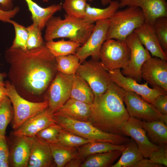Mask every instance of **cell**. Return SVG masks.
Wrapping results in <instances>:
<instances>
[{
  "label": "cell",
  "mask_w": 167,
  "mask_h": 167,
  "mask_svg": "<svg viewBox=\"0 0 167 167\" xmlns=\"http://www.w3.org/2000/svg\"><path fill=\"white\" fill-rule=\"evenodd\" d=\"M5 57L11 66L10 79L14 77L16 84L34 94L43 92L57 70L55 57L45 44L30 50L10 47Z\"/></svg>",
  "instance_id": "cell-1"
},
{
  "label": "cell",
  "mask_w": 167,
  "mask_h": 167,
  "mask_svg": "<svg viewBox=\"0 0 167 167\" xmlns=\"http://www.w3.org/2000/svg\"><path fill=\"white\" fill-rule=\"evenodd\" d=\"M125 92L112 82L103 94L94 98L88 121L103 131L125 136L123 127L130 117L124 103Z\"/></svg>",
  "instance_id": "cell-2"
},
{
  "label": "cell",
  "mask_w": 167,
  "mask_h": 167,
  "mask_svg": "<svg viewBox=\"0 0 167 167\" xmlns=\"http://www.w3.org/2000/svg\"><path fill=\"white\" fill-rule=\"evenodd\" d=\"M95 25L83 19L66 14L63 19L59 16H53L45 26L44 39L47 42L58 38H66L82 45L92 33Z\"/></svg>",
  "instance_id": "cell-3"
},
{
  "label": "cell",
  "mask_w": 167,
  "mask_h": 167,
  "mask_svg": "<svg viewBox=\"0 0 167 167\" xmlns=\"http://www.w3.org/2000/svg\"><path fill=\"white\" fill-rule=\"evenodd\" d=\"M57 123L62 129L93 142H107L117 145L126 144L130 139L125 135L103 131L89 121L54 115Z\"/></svg>",
  "instance_id": "cell-4"
},
{
  "label": "cell",
  "mask_w": 167,
  "mask_h": 167,
  "mask_svg": "<svg viewBox=\"0 0 167 167\" xmlns=\"http://www.w3.org/2000/svg\"><path fill=\"white\" fill-rule=\"evenodd\" d=\"M106 40L124 41L126 38L145 21L142 10L135 6L117 10L109 19Z\"/></svg>",
  "instance_id": "cell-5"
},
{
  "label": "cell",
  "mask_w": 167,
  "mask_h": 167,
  "mask_svg": "<svg viewBox=\"0 0 167 167\" xmlns=\"http://www.w3.org/2000/svg\"><path fill=\"white\" fill-rule=\"evenodd\" d=\"M7 96L11 101L13 110V128L15 130L28 119L48 107V101L34 102L21 96L15 86L9 81L5 82Z\"/></svg>",
  "instance_id": "cell-6"
},
{
  "label": "cell",
  "mask_w": 167,
  "mask_h": 167,
  "mask_svg": "<svg viewBox=\"0 0 167 167\" xmlns=\"http://www.w3.org/2000/svg\"><path fill=\"white\" fill-rule=\"evenodd\" d=\"M80 64L76 73L92 90L95 97L103 94L112 82L108 70L99 60L92 58Z\"/></svg>",
  "instance_id": "cell-7"
},
{
  "label": "cell",
  "mask_w": 167,
  "mask_h": 167,
  "mask_svg": "<svg viewBox=\"0 0 167 167\" xmlns=\"http://www.w3.org/2000/svg\"><path fill=\"white\" fill-rule=\"evenodd\" d=\"M130 55V49L125 41L109 39L101 47L99 60L108 70L123 69L128 64Z\"/></svg>",
  "instance_id": "cell-8"
},
{
  "label": "cell",
  "mask_w": 167,
  "mask_h": 167,
  "mask_svg": "<svg viewBox=\"0 0 167 167\" xmlns=\"http://www.w3.org/2000/svg\"><path fill=\"white\" fill-rule=\"evenodd\" d=\"M124 101L130 117L147 122L161 120L167 124V115L161 113L152 104L137 94L126 91Z\"/></svg>",
  "instance_id": "cell-9"
},
{
  "label": "cell",
  "mask_w": 167,
  "mask_h": 167,
  "mask_svg": "<svg viewBox=\"0 0 167 167\" xmlns=\"http://www.w3.org/2000/svg\"><path fill=\"white\" fill-rule=\"evenodd\" d=\"M124 41L130 49V55L127 66L122 69L121 72L123 75L140 82L142 79L141 67L151 56L148 51L143 47L134 32L129 35Z\"/></svg>",
  "instance_id": "cell-10"
},
{
  "label": "cell",
  "mask_w": 167,
  "mask_h": 167,
  "mask_svg": "<svg viewBox=\"0 0 167 167\" xmlns=\"http://www.w3.org/2000/svg\"><path fill=\"white\" fill-rule=\"evenodd\" d=\"M108 71L112 82L125 91L131 92L137 94L152 104L159 95L167 94V91L162 89L149 88L147 82L139 84L134 79L124 76L120 69Z\"/></svg>",
  "instance_id": "cell-11"
},
{
  "label": "cell",
  "mask_w": 167,
  "mask_h": 167,
  "mask_svg": "<svg viewBox=\"0 0 167 167\" xmlns=\"http://www.w3.org/2000/svg\"><path fill=\"white\" fill-rule=\"evenodd\" d=\"M109 24V19L96 22L88 39L81 46L78 48L75 54L79 58L81 63L89 56H92L93 59L99 60L100 50L106 40Z\"/></svg>",
  "instance_id": "cell-12"
},
{
  "label": "cell",
  "mask_w": 167,
  "mask_h": 167,
  "mask_svg": "<svg viewBox=\"0 0 167 167\" xmlns=\"http://www.w3.org/2000/svg\"><path fill=\"white\" fill-rule=\"evenodd\" d=\"M74 75H67L59 72L49 88L48 107L54 113L70 98Z\"/></svg>",
  "instance_id": "cell-13"
},
{
  "label": "cell",
  "mask_w": 167,
  "mask_h": 167,
  "mask_svg": "<svg viewBox=\"0 0 167 167\" xmlns=\"http://www.w3.org/2000/svg\"><path fill=\"white\" fill-rule=\"evenodd\" d=\"M142 79L152 88L167 91V62L151 57L143 65L141 69Z\"/></svg>",
  "instance_id": "cell-14"
},
{
  "label": "cell",
  "mask_w": 167,
  "mask_h": 167,
  "mask_svg": "<svg viewBox=\"0 0 167 167\" xmlns=\"http://www.w3.org/2000/svg\"><path fill=\"white\" fill-rule=\"evenodd\" d=\"M117 0L120 8L130 6L140 8L144 16V22L152 26L157 18L167 17L166 0Z\"/></svg>",
  "instance_id": "cell-15"
},
{
  "label": "cell",
  "mask_w": 167,
  "mask_h": 167,
  "mask_svg": "<svg viewBox=\"0 0 167 167\" xmlns=\"http://www.w3.org/2000/svg\"><path fill=\"white\" fill-rule=\"evenodd\" d=\"M123 131L125 135L131 136L135 141L144 158H149L153 152L161 147L151 141L138 120L134 118L130 117Z\"/></svg>",
  "instance_id": "cell-16"
},
{
  "label": "cell",
  "mask_w": 167,
  "mask_h": 167,
  "mask_svg": "<svg viewBox=\"0 0 167 167\" xmlns=\"http://www.w3.org/2000/svg\"><path fill=\"white\" fill-rule=\"evenodd\" d=\"M55 123H57L53 113L48 107L27 120L15 130L14 134L16 136L33 138L41 130Z\"/></svg>",
  "instance_id": "cell-17"
},
{
  "label": "cell",
  "mask_w": 167,
  "mask_h": 167,
  "mask_svg": "<svg viewBox=\"0 0 167 167\" xmlns=\"http://www.w3.org/2000/svg\"><path fill=\"white\" fill-rule=\"evenodd\" d=\"M134 32L152 57L167 60V52L161 47L152 25L144 22Z\"/></svg>",
  "instance_id": "cell-18"
},
{
  "label": "cell",
  "mask_w": 167,
  "mask_h": 167,
  "mask_svg": "<svg viewBox=\"0 0 167 167\" xmlns=\"http://www.w3.org/2000/svg\"><path fill=\"white\" fill-rule=\"evenodd\" d=\"M54 160L49 144L36 136L33 138L28 163V167L51 166Z\"/></svg>",
  "instance_id": "cell-19"
},
{
  "label": "cell",
  "mask_w": 167,
  "mask_h": 167,
  "mask_svg": "<svg viewBox=\"0 0 167 167\" xmlns=\"http://www.w3.org/2000/svg\"><path fill=\"white\" fill-rule=\"evenodd\" d=\"M92 111V104L70 98L53 115L66 117L78 120L88 121Z\"/></svg>",
  "instance_id": "cell-20"
},
{
  "label": "cell",
  "mask_w": 167,
  "mask_h": 167,
  "mask_svg": "<svg viewBox=\"0 0 167 167\" xmlns=\"http://www.w3.org/2000/svg\"><path fill=\"white\" fill-rule=\"evenodd\" d=\"M16 137V139L10 152L9 160H10L13 167H28L33 137L24 136Z\"/></svg>",
  "instance_id": "cell-21"
},
{
  "label": "cell",
  "mask_w": 167,
  "mask_h": 167,
  "mask_svg": "<svg viewBox=\"0 0 167 167\" xmlns=\"http://www.w3.org/2000/svg\"><path fill=\"white\" fill-rule=\"evenodd\" d=\"M31 14L33 23L41 31L50 18L62 8L61 4H53L44 8L32 0H24Z\"/></svg>",
  "instance_id": "cell-22"
},
{
  "label": "cell",
  "mask_w": 167,
  "mask_h": 167,
  "mask_svg": "<svg viewBox=\"0 0 167 167\" xmlns=\"http://www.w3.org/2000/svg\"><path fill=\"white\" fill-rule=\"evenodd\" d=\"M138 120L152 142L160 146L167 145V126L161 120L147 122Z\"/></svg>",
  "instance_id": "cell-23"
},
{
  "label": "cell",
  "mask_w": 167,
  "mask_h": 167,
  "mask_svg": "<svg viewBox=\"0 0 167 167\" xmlns=\"http://www.w3.org/2000/svg\"><path fill=\"white\" fill-rule=\"evenodd\" d=\"M94 97V92L88 83L77 74L74 75L70 98L92 104Z\"/></svg>",
  "instance_id": "cell-24"
},
{
  "label": "cell",
  "mask_w": 167,
  "mask_h": 167,
  "mask_svg": "<svg viewBox=\"0 0 167 167\" xmlns=\"http://www.w3.org/2000/svg\"><path fill=\"white\" fill-rule=\"evenodd\" d=\"M122 153L121 151L115 150L91 155L84 160L80 167H111Z\"/></svg>",
  "instance_id": "cell-25"
},
{
  "label": "cell",
  "mask_w": 167,
  "mask_h": 167,
  "mask_svg": "<svg viewBox=\"0 0 167 167\" xmlns=\"http://www.w3.org/2000/svg\"><path fill=\"white\" fill-rule=\"evenodd\" d=\"M125 144L117 145L107 142H91L79 147L77 148L78 155L80 158L84 160L88 156L95 154L115 150L122 151Z\"/></svg>",
  "instance_id": "cell-26"
},
{
  "label": "cell",
  "mask_w": 167,
  "mask_h": 167,
  "mask_svg": "<svg viewBox=\"0 0 167 167\" xmlns=\"http://www.w3.org/2000/svg\"><path fill=\"white\" fill-rule=\"evenodd\" d=\"M118 161L111 167H132L143 157L135 141L132 138L125 144Z\"/></svg>",
  "instance_id": "cell-27"
},
{
  "label": "cell",
  "mask_w": 167,
  "mask_h": 167,
  "mask_svg": "<svg viewBox=\"0 0 167 167\" xmlns=\"http://www.w3.org/2000/svg\"><path fill=\"white\" fill-rule=\"evenodd\" d=\"M119 8V2L117 0L112 1L109 6L104 8L92 7L87 3L83 19L86 21L92 24L98 21L109 19Z\"/></svg>",
  "instance_id": "cell-28"
},
{
  "label": "cell",
  "mask_w": 167,
  "mask_h": 167,
  "mask_svg": "<svg viewBox=\"0 0 167 167\" xmlns=\"http://www.w3.org/2000/svg\"><path fill=\"white\" fill-rule=\"evenodd\" d=\"M52 157L57 167H64L71 160L79 158L77 148L65 146L58 143H49Z\"/></svg>",
  "instance_id": "cell-29"
},
{
  "label": "cell",
  "mask_w": 167,
  "mask_h": 167,
  "mask_svg": "<svg viewBox=\"0 0 167 167\" xmlns=\"http://www.w3.org/2000/svg\"><path fill=\"white\" fill-rule=\"evenodd\" d=\"M45 44L55 57L75 54L77 49L81 45L79 43L63 39L56 41L52 40L46 42Z\"/></svg>",
  "instance_id": "cell-30"
},
{
  "label": "cell",
  "mask_w": 167,
  "mask_h": 167,
  "mask_svg": "<svg viewBox=\"0 0 167 167\" xmlns=\"http://www.w3.org/2000/svg\"><path fill=\"white\" fill-rule=\"evenodd\" d=\"M55 60L57 70L67 75L76 74L81 63L79 58L75 54L56 57Z\"/></svg>",
  "instance_id": "cell-31"
},
{
  "label": "cell",
  "mask_w": 167,
  "mask_h": 167,
  "mask_svg": "<svg viewBox=\"0 0 167 167\" xmlns=\"http://www.w3.org/2000/svg\"><path fill=\"white\" fill-rule=\"evenodd\" d=\"M86 0H64L62 8L67 15L75 18L84 19L87 4Z\"/></svg>",
  "instance_id": "cell-32"
},
{
  "label": "cell",
  "mask_w": 167,
  "mask_h": 167,
  "mask_svg": "<svg viewBox=\"0 0 167 167\" xmlns=\"http://www.w3.org/2000/svg\"><path fill=\"white\" fill-rule=\"evenodd\" d=\"M91 142H93L61 127L59 131L57 143L68 147L77 148Z\"/></svg>",
  "instance_id": "cell-33"
},
{
  "label": "cell",
  "mask_w": 167,
  "mask_h": 167,
  "mask_svg": "<svg viewBox=\"0 0 167 167\" xmlns=\"http://www.w3.org/2000/svg\"><path fill=\"white\" fill-rule=\"evenodd\" d=\"M7 96L0 102V135H5L7 127L13 117V110Z\"/></svg>",
  "instance_id": "cell-34"
},
{
  "label": "cell",
  "mask_w": 167,
  "mask_h": 167,
  "mask_svg": "<svg viewBox=\"0 0 167 167\" xmlns=\"http://www.w3.org/2000/svg\"><path fill=\"white\" fill-rule=\"evenodd\" d=\"M9 23L13 25L15 32V38L10 47L19 48L24 50H27L28 32L26 28L11 19Z\"/></svg>",
  "instance_id": "cell-35"
},
{
  "label": "cell",
  "mask_w": 167,
  "mask_h": 167,
  "mask_svg": "<svg viewBox=\"0 0 167 167\" xmlns=\"http://www.w3.org/2000/svg\"><path fill=\"white\" fill-rule=\"evenodd\" d=\"M152 26L161 47L167 52V17L157 18Z\"/></svg>",
  "instance_id": "cell-36"
},
{
  "label": "cell",
  "mask_w": 167,
  "mask_h": 167,
  "mask_svg": "<svg viewBox=\"0 0 167 167\" xmlns=\"http://www.w3.org/2000/svg\"><path fill=\"white\" fill-rule=\"evenodd\" d=\"M26 28L28 32L27 49L37 48L45 44L42 36L41 31L36 24L33 23Z\"/></svg>",
  "instance_id": "cell-37"
},
{
  "label": "cell",
  "mask_w": 167,
  "mask_h": 167,
  "mask_svg": "<svg viewBox=\"0 0 167 167\" xmlns=\"http://www.w3.org/2000/svg\"><path fill=\"white\" fill-rule=\"evenodd\" d=\"M61 128L57 123H54L39 131L36 136L48 143H57Z\"/></svg>",
  "instance_id": "cell-38"
},
{
  "label": "cell",
  "mask_w": 167,
  "mask_h": 167,
  "mask_svg": "<svg viewBox=\"0 0 167 167\" xmlns=\"http://www.w3.org/2000/svg\"><path fill=\"white\" fill-rule=\"evenodd\" d=\"M15 0H0V21L9 23L19 11V8H13V2Z\"/></svg>",
  "instance_id": "cell-39"
},
{
  "label": "cell",
  "mask_w": 167,
  "mask_h": 167,
  "mask_svg": "<svg viewBox=\"0 0 167 167\" xmlns=\"http://www.w3.org/2000/svg\"><path fill=\"white\" fill-rule=\"evenodd\" d=\"M149 158L153 163L167 167V145L161 146L159 149L152 153Z\"/></svg>",
  "instance_id": "cell-40"
},
{
  "label": "cell",
  "mask_w": 167,
  "mask_h": 167,
  "mask_svg": "<svg viewBox=\"0 0 167 167\" xmlns=\"http://www.w3.org/2000/svg\"><path fill=\"white\" fill-rule=\"evenodd\" d=\"M161 113L167 115V95L161 94L155 99L152 104Z\"/></svg>",
  "instance_id": "cell-41"
},
{
  "label": "cell",
  "mask_w": 167,
  "mask_h": 167,
  "mask_svg": "<svg viewBox=\"0 0 167 167\" xmlns=\"http://www.w3.org/2000/svg\"><path fill=\"white\" fill-rule=\"evenodd\" d=\"M9 155L10 151L5 135H0V160L9 161Z\"/></svg>",
  "instance_id": "cell-42"
},
{
  "label": "cell",
  "mask_w": 167,
  "mask_h": 167,
  "mask_svg": "<svg viewBox=\"0 0 167 167\" xmlns=\"http://www.w3.org/2000/svg\"><path fill=\"white\" fill-rule=\"evenodd\" d=\"M162 165L152 162L148 158H143L134 165L132 167H162Z\"/></svg>",
  "instance_id": "cell-43"
},
{
  "label": "cell",
  "mask_w": 167,
  "mask_h": 167,
  "mask_svg": "<svg viewBox=\"0 0 167 167\" xmlns=\"http://www.w3.org/2000/svg\"><path fill=\"white\" fill-rule=\"evenodd\" d=\"M84 160L80 158L72 159L68 162L64 167H80V166Z\"/></svg>",
  "instance_id": "cell-44"
},
{
  "label": "cell",
  "mask_w": 167,
  "mask_h": 167,
  "mask_svg": "<svg viewBox=\"0 0 167 167\" xmlns=\"http://www.w3.org/2000/svg\"><path fill=\"white\" fill-rule=\"evenodd\" d=\"M7 96L5 86L0 85V102Z\"/></svg>",
  "instance_id": "cell-45"
},
{
  "label": "cell",
  "mask_w": 167,
  "mask_h": 167,
  "mask_svg": "<svg viewBox=\"0 0 167 167\" xmlns=\"http://www.w3.org/2000/svg\"><path fill=\"white\" fill-rule=\"evenodd\" d=\"M9 161L0 160V167H8L9 166Z\"/></svg>",
  "instance_id": "cell-46"
},
{
  "label": "cell",
  "mask_w": 167,
  "mask_h": 167,
  "mask_svg": "<svg viewBox=\"0 0 167 167\" xmlns=\"http://www.w3.org/2000/svg\"><path fill=\"white\" fill-rule=\"evenodd\" d=\"M101 4L103 6L109 4L112 0H100Z\"/></svg>",
  "instance_id": "cell-47"
},
{
  "label": "cell",
  "mask_w": 167,
  "mask_h": 167,
  "mask_svg": "<svg viewBox=\"0 0 167 167\" xmlns=\"http://www.w3.org/2000/svg\"><path fill=\"white\" fill-rule=\"evenodd\" d=\"M3 75L0 73V85L5 86V82L3 81Z\"/></svg>",
  "instance_id": "cell-48"
},
{
  "label": "cell",
  "mask_w": 167,
  "mask_h": 167,
  "mask_svg": "<svg viewBox=\"0 0 167 167\" xmlns=\"http://www.w3.org/2000/svg\"><path fill=\"white\" fill-rule=\"evenodd\" d=\"M43 2H48L49 0H42Z\"/></svg>",
  "instance_id": "cell-49"
},
{
  "label": "cell",
  "mask_w": 167,
  "mask_h": 167,
  "mask_svg": "<svg viewBox=\"0 0 167 167\" xmlns=\"http://www.w3.org/2000/svg\"><path fill=\"white\" fill-rule=\"evenodd\" d=\"M87 1H88L89 2H92L94 0H86Z\"/></svg>",
  "instance_id": "cell-50"
}]
</instances>
